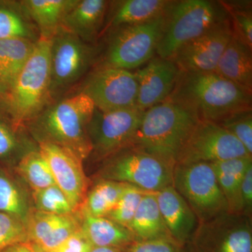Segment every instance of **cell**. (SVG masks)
Returning a JSON list of instances; mask_svg holds the SVG:
<instances>
[{
    "label": "cell",
    "mask_w": 252,
    "mask_h": 252,
    "mask_svg": "<svg viewBox=\"0 0 252 252\" xmlns=\"http://www.w3.org/2000/svg\"><path fill=\"white\" fill-rule=\"evenodd\" d=\"M234 136L245 147L249 155L252 156V110L233 113L218 123Z\"/></svg>",
    "instance_id": "d6a6232c"
},
{
    "label": "cell",
    "mask_w": 252,
    "mask_h": 252,
    "mask_svg": "<svg viewBox=\"0 0 252 252\" xmlns=\"http://www.w3.org/2000/svg\"><path fill=\"white\" fill-rule=\"evenodd\" d=\"M155 193L160 215L172 240L182 246L189 245L199 225L195 213L173 186Z\"/></svg>",
    "instance_id": "ac0fdd59"
},
{
    "label": "cell",
    "mask_w": 252,
    "mask_h": 252,
    "mask_svg": "<svg viewBox=\"0 0 252 252\" xmlns=\"http://www.w3.org/2000/svg\"><path fill=\"white\" fill-rule=\"evenodd\" d=\"M242 215L252 219V165L244 175L240 189Z\"/></svg>",
    "instance_id": "f35d334b"
},
{
    "label": "cell",
    "mask_w": 252,
    "mask_h": 252,
    "mask_svg": "<svg viewBox=\"0 0 252 252\" xmlns=\"http://www.w3.org/2000/svg\"><path fill=\"white\" fill-rule=\"evenodd\" d=\"M233 34L226 21L177 50L171 59L180 72H215L219 61Z\"/></svg>",
    "instance_id": "5bb4252c"
},
{
    "label": "cell",
    "mask_w": 252,
    "mask_h": 252,
    "mask_svg": "<svg viewBox=\"0 0 252 252\" xmlns=\"http://www.w3.org/2000/svg\"><path fill=\"white\" fill-rule=\"evenodd\" d=\"M35 210L45 213L66 215L74 214V208L67 196L57 185L32 192Z\"/></svg>",
    "instance_id": "4dcf8cb0"
},
{
    "label": "cell",
    "mask_w": 252,
    "mask_h": 252,
    "mask_svg": "<svg viewBox=\"0 0 252 252\" xmlns=\"http://www.w3.org/2000/svg\"><path fill=\"white\" fill-rule=\"evenodd\" d=\"M36 42L22 38L0 40V81L7 89L28 62Z\"/></svg>",
    "instance_id": "484cf974"
},
{
    "label": "cell",
    "mask_w": 252,
    "mask_h": 252,
    "mask_svg": "<svg viewBox=\"0 0 252 252\" xmlns=\"http://www.w3.org/2000/svg\"><path fill=\"white\" fill-rule=\"evenodd\" d=\"M17 171L33 191L56 185L45 159L39 151H29L19 159Z\"/></svg>",
    "instance_id": "83f0119b"
},
{
    "label": "cell",
    "mask_w": 252,
    "mask_h": 252,
    "mask_svg": "<svg viewBox=\"0 0 252 252\" xmlns=\"http://www.w3.org/2000/svg\"><path fill=\"white\" fill-rule=\"evenodd\" d=\"M81 216V231L94 248L127 249L136 242L128 228L107 217Z\"/></svg>",
    "instance_id": "7402d4cb"
},
{
    "label": "cell",
    "mask_w": 252,
    "mask_h": 252,
    "mask_svg": "<svg viewBox=\"0 0 252 252\" xmlns=\"http://www.w3.org/2000/svg\"><path fill=\"white\" fill-rule=\"evenodd\" d=\"M147 192L130 185H126L124 191L107 218L128 228L141 200Z\"/></svg>",
    "instance_id": "1f68e13d"
},
{
    "label": "cell",
    "mask_w": 252,
    "mask_h": 252,
    "mask_svg": "<svg viewBox=\"0 0 252 252\" xmlns=\"http://www.w3.org/2000/svg\"><path fill=\"white\" fill-rule=\"evenodd\" d=\"M166 13L149 22L114 28L102 66L130 71L148 63L157 54Z\"/></svg>",
    "instance_id": "ba28073f"
},
{
    "label": "cell",
    "mask_w": 252,
    "mask_h": 252,
    "mask_svg": "<svg viewBox=\"0 0 252 252\" xmlns=\"http://www.w3.org/2000/svg\"><path fill=\"white\" fill-rule=\"evenodd\" d=\"M179 74L180 70L171 60L160 57L151 59L135 72L138 86L136 107L144 112L168 98Z\"/></svg>",
    "instance_id": "2e32d148"
},
{
    "label": "cell",
    "mask_w": 252,
    "mask_h": 252,
    "mask_svg": "<svg viewBox=\"0 0 252 252\" xmlns=\"http://www.w3.org/2000/svg\"><path fill=\"white\" fill-rule=\"evenodd\" d=\"M28 242L44 250H56L80 229L81 222L72 215H59L31 210L26 221Z\"/></svg>",
    "instance_id": "e0dca14e"
},
{
    "label": "cell",
    "mask_w": 252,
    "mask_h": 252,
    "mask_svg": "<svg viewBox=\"0 0 252 252\" xmlns=\"http://www.w3.org/2000/svg\"><path fill=\"white\" fill-rule=\"evenodd\" d=\"M210 164L226 200L228 213L242 215L240 189L244 175L252 165V157L235 158Z\"/></svg>",
    "instance_id": "603a6c76"
},
{
    "label": "cell",
    "mask_w": 252,
    "mask_h": 252,
    "mask_svg": "<svg viewBox=\"0 0 252 252\" xmlns=\"http://www.w3.org/2000/svg\"><path fill=\"white\" fill-rule=\"evenodd\" d=\"M99 175L102 180L159 191L172 186L174 166L155 156L130 145L106 158Z\"/></svg>",
    "instance_id": "8992f818"
},
{
    "label": "cell",
    "mask_w": 252,
    "mask_h": 252,
    "mask_svg": "<svg viewBox=\"0 0 252 252\" xmlns=\"http://www.w3.org/2000/svg\"><path fill=\"white\" fill-rule=\"evenodd\" d=\"M94 102L83 93L46 107L32 122L37 141H46L70 150L84 160L92 152L89 125Z\"/></svg>",
    "instance_id": "3957f363"
},
{
    "label": "cell",
    "mask_w": 252,
    "mask_h": 252,
    "mask_svg": "<svg viewBox=\"0 0 252 252\" xmlns=\"http://www.w3.org/2000/svg\"><path fill=\"white\" fill-rule=\"evenodd\" d=\"M51 39L39 38L28 62L5 93V108L15 127L32 122L51 97Z\"/></svg>",
    "instance_id": "277c9868"
},
{
    "label": "cell",
    "mask_w": 252,
    "mask_h": 252,
    "mask_svg": "<svg viewBox=\"0 0 252 252\" xmlns=\"http://www.w3.org/2000/svg\"><path fill=\"white\" fill-rule=\"evenodd\" d=\"M6 90H7V88L0 81V99H2Z\"/></svg>",
    "instance_id": "b9f144b4"
},
{
    "label": "cell",
    "mask_w": 252,
    "mask_h": 252,
    "mask_svg": "<svg viewBox=\"0 0 252 252\" xmlns=\"http://www.w3.org/2000/svg\"><path fill=\"white\" fill-rule=\"evenodd\" d=\"M200 120L188 107L167 98L144 111L132 145L175 167L181 149Z\"/></svg>",
    "instance_id": "7a4b0ae2"
},
{
    "label": "cell",
    "mask_w": 252,
    "mask_h": 252,
    "mask_svg": "<svg viewBox=\"0 0 252 252\" xmlns=\"http://www.w3.org/2000/svg\"><path fill=\"white\" fill-rule=\"evenodd\" d=\"M28 242L26 223L0 212V252L16 244Z\"/></svg>",
    "instance_id": "836d02e7"
},
{
    "label": "cell",
    "mask_w": 252,
    "mask_h": 252,
    "mask_svg": "<svg viewBox=\"0 0 252 252\" xmlns=\"http://www.w3.org/2000/svg\"><path fill=\"white\" fill-rule=\"evenodd\" d=\"M0 212L26 223L30 210L22 190L16 182L0 170Z\"/></svg>",
    "instance_id": "f1b7e54d"
},
{
    "label": "cell",
    "mask_w": 252,
    "mask_h": 252,
    "mask_svg": "<svg viewBox=\"0 0 252 252\" xmlns=\"http://www.w3.org/2000/svg\"><path fill=\"white\" fill-rule=\"evenodd\" d=\"M227 9L207 0L173 1L166 13V21L158 45V57L170 59L177 50L228 21Z\"/></svg>",
    "instance_id": "5b68a950"
},
{
    "label": "cell",
    "mask_w": 252,
    "mask_h": 252,
    "mask_svg": "<svg viewBox=\"0 0 252 252\" xmlns=\"http://www.w3.org/2000/svg\"><path fill=\"white\" fill-rule=\"evenodd\" d=\"M1 252H35L34 249L32 246L31 244L26 242V243H21L16 244V245L10 246L9 248L5 249Z\"/></svg>",
    "instance_id": "ab89813d"
},
{
    "label": "cell",
    "mask_w": 252,
    "mask_h": 252,
    "mask_svg": "<svg viewBox=\"0 0 252 252\" xmlns=\"http://www.w3.org/2000/svg\"><path fill=\"white\" fill-rule=\"evenodd\" d=\"M243 7L235 6L233 9H229L233 21L235 31L234 32L243 39L244 42L252 49V17L251 11L245 10Z\"/></svg>",
    "instance_id": "8d00e7d4"
},
{
    "label": "cell",
    "mask_w": 252,
    "mask_h": 252,
    "mask_svg": "<svg viewBox=\"0 0 252 252\" xmlns=\"http://www.w3.org/2000/svg\"><path fill=\"white\" fill-rule=\"evenodd\" d=\"M22 151V144L14 128L0 120V160H14Z\"/></svg>",
    "instance_id": "e575fe53"
},
{
    "label": "cell",
    "mask_w": 252,
    "mask_h": 252,
    "mask_svg": "<svg viewBox=\"0 0 252 252\" xmlns=\"http://www.w3.org/2000/svg\"><path fill=\"white\" fill-rule=\"evenodd\" d=\"M94 247L83 234L80 228L56 250L59 252H89Z\"/></svg>",
    "instance_id": "74e56055"
},
{
    "label": "cell",
    "mask_w": 252,
    "mask_h": 252,
    "mask_svg": "<svg viewBox=\"0 0 252 252\" xmlns=\"http://www.w3.org/2000/svg\"><path fill=\"white\" fill-rule=\"evenodd\" d=\"M126 252H193L189 245L182 246L172 240H156L136 241Z\"/></svg>",
    "instance_id": "d590c367"
},
{
    "label": "cell",
    "mask_w": 252,
    "mask_h": 252,
    "mask_svg": "<svg viewBox=\"0 0 252 252\" xmlns=\"http://www.w3.org/2000/svg\"><path fill=\"white\" fill-rule=\"evenodd\" d=\"M143 112L137 107L110 112L94 109L89 125L92 152L106 158L132 145Z\"/></svg>",
    "instance_id": "7c38bea8"
},
{
    "label": "cell",
    "mask_w": 252,
    "mask_h": 252,
    "mask_svg": "<svg viewBox=\"0 0 252 252\" xmlns=\"http://www.w3.org/2000/svg\"><path fill=\"white\" fill-rule=\"evenodd\" d=\"M215 72L252 94V49L234 31L220 56Z\"/></svg>",
    "instance_id": "d6986e66"
},
{
    "label": "cell",
    "mask_w": 252,
    "mask_h": 252,
    "mask_svg": "<svg viewBox=\"0 0 252 252\" xmlns=\"http://www.w3.org/2000/svg\"><path fill=\"white\" fill-rule=\"evenodd\" d=\"M32 246L33 249H34V252H59L57 250H41V249H39L36 248V247L34 246V245H31Z\"/></svg>",
    "instance_id": "7bdbcfd3"
},
{
    "label": "cell",
    "mask_w": 252,
    "mask_h": 252,
    "mask_svg": "<svg viewBox=\"0 0 252 252\" xmlns=\"http://www.w3.org/2000/svg\"><path fill=\"white\" fill-rule=\"evenodd\" d=\"M172 186L192 209L199 223L228 213L226 200L209 162L177 164Z\"/></svg>",
    "instance_id": "52a82bcc"
},
{
    "label": "cell",
    "mask_w": 252,
    "mask_h": 252,
    "mask_svg": "<svg viewBox=\"0 0 252 252\" xmlns=\"http://www.w3.org/2000/svg\"><path fill=\"white\" fill-rule=\"evenodd\" d=\"M126 184L102 180L94 185L81 205V215L107 217L115 207Z\"/></svg>",
    "instance_id": "4316f807"
},
{
    "label": "cell",
    "mask_w": 252,
    "mask_h": 252,
    "mask_svg": "<svg viewBox=\"0 0 252 252\" xmlns=\"http://www.w3.org/2000/svg\"><path fill=\"white\" fill-rule=\"evenodd\" d=\"M189 245L193 252H252V219L225 213L200 223Z\"/></svg>",
    "instance_id": "9c48e42d"
},
{
    "label": "cell",
    "mask_w": 252,
    "mask_h": 252,
    "mask_svg": "<svg viewBox=\"0 0 252 252\" xmlns=\"http://www.w3.org/2000/svg\"><path fill=\"white\" fill-rule=\"evenodd\" d=\"M128 229L136 241L172 240L160 215L156 193L152 192L144 194Z\"/></svg>",
    "instance_id": "cb8c5ba5"
},
{
    "label": "cell",
    "mask_w": 252,
    "mask_h": 252,
    "mask_svg": "<svg viewBox=\"0 0 252 252\" xmlns=\"http://www.w3.org/2000/svg\"><path fill=\"white\" fill-rule=\"evenodd\" d=\"M137 81L135 73L101 66L86 79L81 92L102 112L136 107Z\"/></svg>",
    "instance_id": "4fadbf2b"
},
{
    "label": "cell",
    "mask_w": 252,
    "mask_h": 252,
    "mask_svg": "<svg viewBox=\"0 0 252 252\" xmlns=\"http://www.w3.org/2000/svg\"><path fill=\"white\" fill-rule=\"evenodd\" d=\"M78 0H25L21 9L31 18L40 32V37L51 39L62 26L63 19Z\"/></svg>",
    "instance_id": "44dd1931"
},
{
    "label": "cell",
    "mask_w": 252,
    "mask_h": 252,
    "mask_svg": "<svg viewBox=\"0 0 252 252\" xmlns=\"http://www.w3.org/2000/svg\"><path fill=\"white\" fill-rule=\"evenodd\" d=\"M107 4L104 0H78L64 16L61 28L91 42L100 31Z\"/></svg>",
    "instance_id": "ffe728a7"
},
{
    "label": "cell",
    "mask_w": 252,
    "mask_h": 252,
    "mask_svg": "<svg viewBox=\"0 0 252 252\" xmlns=\"http://www.w3.org/2000/svg\"><path fill=\"white\" fill-rule=\"evenodd\" d=\"M168 98L188 107L200 120L220 123L233 113L252 109V94L215 72H180Z\"/></svg>",
    "instance_id": "6da1fadb"
},
{
    "label": "cell",
    "mask_w": 252,
    "mask_h": 252,
    "mask_svg": "<svg viewBox=\"0 0 252 252\" xmlns=\"http://www.w3.org/2000/svg\"><path fill=\"white\" fill-rule=\"evenodd\" d=\"M16 38L37 41L23 15L13 8L0 5V40Z\"/></svg>",
    "instance_id": "f546056e"
},
{
    "label": "cell",
    "mask_w": 252,
    "mask_h": 252,
    "mask_svg": "<svg viewBox=\"0 0 252 252\" xmlns=\"http://www.w3.org/2000/svg\"><path fill=\"white\" fill-rule=\"evenodd\" d=\"M95 54L94 47L61 28L51 39V94L77 82L91 67Z\"/></svg>",
    "instance_id": "30bf717a"
},
{
    "label": "cell",
    "mask_w": 252,
    "mask_h": 252,
    "mask_svg": "<svg viewBox=\"0 0 252 252\" xmlns=\"http://www.w3.org/2000/svg\"><path fill=\"white\" fill-rule=\"evenodd\" d=\"M38 145L55 183L67 196L74 211L79 210L85 200L88 186L83 160L69 149L51 142L38 141Z\"/></svg>",
    "instance_id": "9a60e30c"
},
{
    "label": "cell",
    "mask_w": 252,
    "mask_h": 252,
    "mask_svg": "<svg viewBox=\"0 0 252 252\" xmlns=\"http://www.w3.org/2000/svg\"><path fill=\"white\" fill-rule=\"evenodd\" d=\"M247 156L252 157L228 131L217 123L200 120L181 149L176 165L210 163Z\"/></svg>",
    "instance_id": "8fae6325"
},
{
    "label": "cell",
    "mask_w": 252,
    "mask_h": 252,
    "mask_svg": "<svg viewBox=\"0 0 252 252\" xmlns=\"http://www.w3.org/2000/svg\"><path fill=\"white\" fill-rule=\"evenodd\" d=\"M173 1L167 0H124L116 1L109 18L112 28L141 24L165 14Z\"/></svg>",
    "instance_id": "d4e9b609"
},
{
    "label": "cell",
    "mask_w": 252,
    "mask_h": 252,
    "mask_svg": "<svg viewBox=\"0 0 252 252\" xmlns=\"http://www.w3.org/2000/svg\"><path fill=\"white\" fill-rule=\"evenodd\" d=\"M127 249L117 248H93L89 252H126Z\"/></svg>",
    "instance_id": "60d3db41"
}]
</instances>
